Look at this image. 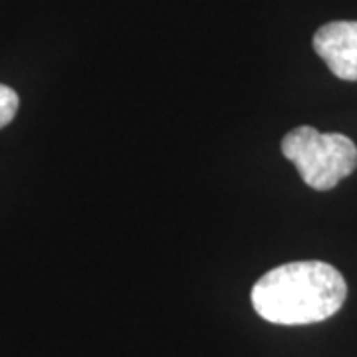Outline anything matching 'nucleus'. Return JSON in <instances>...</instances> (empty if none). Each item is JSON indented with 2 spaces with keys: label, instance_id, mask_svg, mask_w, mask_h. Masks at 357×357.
Listing matches in <instances>:
<instances>
[{
  "label": "nucleus",
  "instance_id": "obj_1",
  "mask_svg": "<svg viewBox=\"0 0 357 357\" xmlns=\"http://www.w3.org/2000/svg\"><path fill=\"white\" fill-rule=\"evenodd\" d=\"M347 298L337 268L319 260L290 262L256 282L250 300L256 314L270 324L306 326L332 318Z\"/></svg>",
  "mask_w": 357,
  "mask_h": 357
},
{
  "label": "nucleus",
  "instance_id": "obj_2",
  "mask_svg": "<svg viewBox=\"0 0 357 357\" xmlns=\"http://www.w3.org/2000/svg\"><path fill=\"white\" fill-rule=\"evenodd\" d=\"M282 153L296 165L307 187L316 191H330L357 167V147L347 135L319 133L310 126L286 133Z\"/></svg>",
  "mask_w": 357,
  "mask_h": 357
},
{
  "label": "nucleus",
  "instance_id": "obj_3",
  "mask_svg": "<svg viewBox=\"0 0 357 357\" xmlns=\"http://www.w3.org/2000/svg\"><path fill=\"white\" fill-rule=\"evenodd\" d=\"M314 50L333 76L357 82V22H328L314 34Z\"/></svg>",
  "mask_w": 357,
  "mask_h": 357
},
{
  "label": "nucleus",
  "instance_id": "obj_4",
  "mask_svg": "<svg viewBox=\"0 0 357 357\" xmlns=\"http://www.w3.org/2000/svg\"><path fill=\"white\" fill-rule=\"evenodd\" d=\"M18 112V93L13 88L0 84V129L6 128Z\"/></svg>",
  "mask_w": 357,
  "mask_h": 357
}]
</instances>
